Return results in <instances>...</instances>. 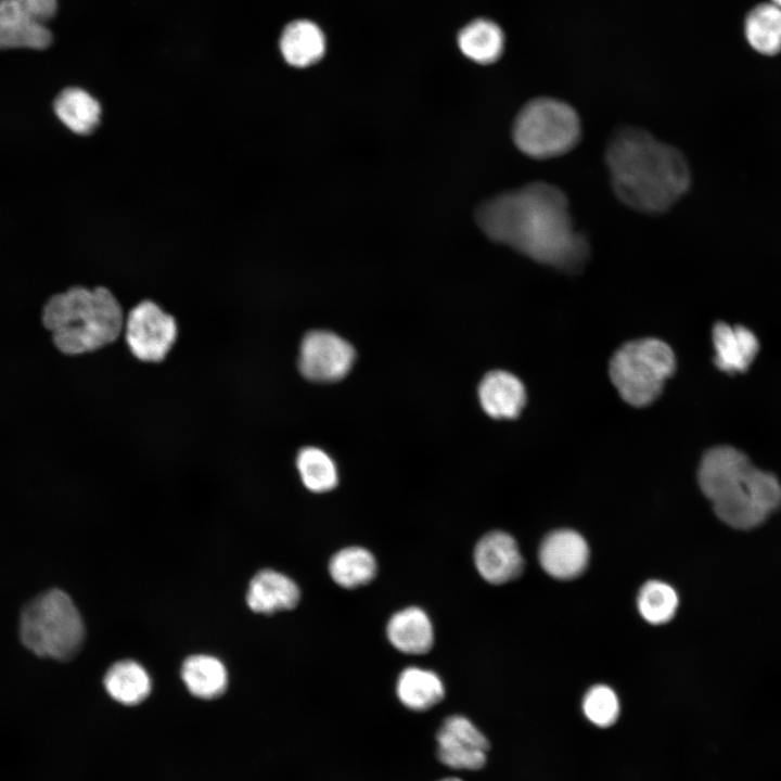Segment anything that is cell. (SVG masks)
Instances as JSON below:
<instances>
[{
  "mask_svg": "<svg viewBox=\"0 0 781 781\" xmlns=\"http://www.w3.org/2000/svg\"><path fill=\"white\" fill-rule=\"evenodd\" d=\"M477 225L494 242L530 259L565 271L580 269L589 257L586 238L575 229L564 192L533 182L484 202Z\"/></svg>",
  "mask_w": 781,
  "mask_h": 781,
  "instance_id": "obj_1",
  "label": "cell"
},
{
  "mask_svg": "<svg viewBox=\"0 0 781 781\" xmlns=\"http://www.w3.org/2000/svg\"><path fill=\"white\" fill-rule=\"evenodd\" d=\"M605 157L614 193L625 205L641 213L668 210L691 183L683 154L640 128L616 130Z\"/></svg>",
  "mask_w": 781,
  "mask_h": 781,
  "instance_id": "obj_2",
  "label": "cell"
},
{
  "mask_svg": "<svg viewBox=\"0 0 781 781\" xmlns=\"http://www.w3.org/2000/svg\"><path fill=\"white\" fill-rule=\"evenodd\" d=\"M697 481L717 517L734 529H754L781 507L778 478L730 446L714 447L703 456Z\"/></svg>",
  "mask_w": 781,
  "mask_h": 781,
  "instance_id": "obj_3",
  "label": "cell"
},
{
  "mask_svg": "<svg viewBox=\"0 0 781 781\" xmlns=\"http://www.w3.org/2000/svg\"><path fill=\"white\" fill-rule=\"evenodd\" d=\"M42 324L61 353L80 355L115 341L124 319L119 303L107 289L74 286L48 299Z\"/></svg>",
  "mask_w": 781,
  "mask_h": 781,
  "instance_id": "obj_4",
  "label": "cell"
},
{
  "mask_svg": "<svg viewBox=\"0 0 781 781\" xmlns=\"http://www.w3.org/2000/svg\"><path fill=\"white\" fill-rule=\"evenodd\" d=\"M20 638L34 654L57 661L75 656L85 640V625L72 598L50 589L30 600L20 617Z\"/></svg>",
  "mask_w": 781,
  "mask_h": 781,
  "instance_id": "obj_5",
  "label": "cell"
},
{
  "mask_svg": "<svg viewBox=\"0 0 781 781\" xmlns=\"http://www.w3.org/2000/svg\"><path fill=\"white\" fill-rule=\"evenodd\" d=\"M581 125L577 112L553 98H536L517 113L512 136L525 155L547 159L563 155L579 141Z\"/></svg>",
  "mask_w": 781,
  "mask_h": 781,
  "instance_id": "obj_6",
  "label": "cell"
},
{
  "mask_svg": "<svg viewBox=\"0 0 781 781\" xmlns=\"http://www.w3.org/2000/svg\"><path fill=\"white\" fill-rule=\"evenodd\" d=\"M675 368L674 351L665 342L641 338L618 348L609 371L620 397L631 406L644 407L660 396Z\"/></svg>",
  "mask_w": 781,
  "mask_h": 781,
  "instance_id": "obj_7",
  "label": "cell"
},
{
  "mask_svg": "<svg viewBox=\"0 0 781 781\" xmlns=\"http://www.w3.org/2000/svg\"><path fill=\"white\" fill-rule=\"evenodd\" d=\"M125 336L131 353L142 361H161L175 343V319L155 303L144 300L129 312Z\"/></svg>",
  "mask_w": 781,
  "mask_h": 781,
  "instance_id": "obj_8",
  "label": "cell"
},
{
  "mask_svg": "<svg viewBox=\"0 0 781 781\" xmlns=\"http://www.w3.org/2000/svg\"><path fill=\"white\" fill-rule=\"evenodd\" d=\"M355 360L353 346L328 331L309 332L303 340L298 367L310 381L334 382L344 377Z\"/></svg>",
  "mask_w": 781,
  "mask_h": 781,
  "instance_id": "obj_9",
  "label": "cell"
},
{
  "mask_svg": "<svg viewBox=\"0 0 781 781\" xmlns=\"http://www.w3.org/2000/svg\"><path fill=\"white\" fill-rule=\"evenodd\" d=\"M437 757L453 769H481L486 763L489 743L486 737L460 715L446 718L437 735Z\"/></svg>",
  "mask_w": 781,
  "mask_h": 781,
  "instance_id": "obj_10",
  "label": "cell"
},
{
  "mask_svg": "<svg viewBox=\"0 0 781 781\" xmlns=\"http://www.w3.org/2000/svg\"><path fill=\"white\" fill-rule=\"evenodd\" d=\"M539 562L546 573L558 579H572L588 565L589 548L584 537L572 529L550 533L541 542Z\"/></svg>",
  "mask_w": 781,
  "mask_h": 781,
  "instance_id": "obj_11",
  "label": "cell"
},
{
  "mask_svg": "<svg viewBox=\"0 0 781 781\" xmlns=\"http://www.w3.org/2000/svg\"><path fill=\"white\" fill-rule=\"evenodd\" d=\"M474 563L481 576L495 585L517 577L524 565L516 541L503 532L488 533L477 542Z\"/></svg>",
  "mask_w": 781,
  "mask_h": 781,
  "instance_id": "obj_12",
  "label": "cell"
},
{
  "mask_svg": "<svg viewBox=\"0 0 781 781\" xmlns=\"http://www.w3.org/2000/svg\"><path fill=\"white\" fill-rule=\"evenodd\" d=\"M714 363L726 373L745 372L754 361L759 342L756 335L742 325L718 322L713 328Z\"/></svg>",
  "mask_w": 781,
  "mask_h": 781,
  "instance_id": "obj_13",
  "label": "cell"
},
{
  "mask_svg": "<svg viewBox=\"0 0 781 781\" xmlns=\"http://www.w3.org/2000/svg\"><path fill=\"white\" fill-rule=\"evenodd\" d=\"M484 411L494 419L516 418L526 401L523 383L512 373L496 370L487 373L478 386Z\"/></svg>",
  "mask_w": 781,
  "mask_h": 781,
  "instance_id": "obj_14",
  "label": "cell"
},
{
  "mask_svg": "<svg viewBox=\"0 0 781 781\" xmlns=\"http://www.w3.org/2000/svg\"><path fill=\"white\" fill-rule=\"evenodd\" d=\"M299 597V589L290 577L273 569H263L251 580L246 602L254 612L271 614L295 607Z\"/></svg>",
  "mask_w": 781,
  "mask_h": 781,
  "instance_id": "obj_15",
  "label": "cell"
},
{
  "mask_svg": "<svg viewBox=\"0 0 781 781\" xmlns=\"http://www.w3.org/2000/svg\"><path fill=\"white\" fill-rule=\"evenodd\" d=\"M389 642L400 652L423 654L434 643V629L427 614L420 607L410 606L395 613L386 626Z\"/></svg>",
  "mask_w": 781,
  "mask_h": 781,
  "instance_id": "obj_16",
  "label": "cell"
},
{
  "mask_svg": "<svg viewBox=\"0 0 781 781\" xmlns=\"http://www.w3.org/2000/svg\"><path fill=\"white\" fill-rule=\"evenodd\" d=\"M280 50L290 65L308 67L323 56L325 38L315 23L306 20L294 21L282 31Z\"/></svg>",
  "mask_w": 781,
  "mask_h": 781,
  "instance_id": "obj_17",
  "label": "cell"
},
{
  "mask_svg": "<svg viewBox=\"0 0 781 781\" xmlns=\"http://www.w3.org/2000/svg\"><path fill=\"white\" fill-rule=\"evenodd\" d=\"M108 695L124 705H137L150 694L152 683L148 671L139 663L125 660L112 665L104 676Z\"/></svg>",
  "mask_w": 781,
  "mask_h": 781,
  "instance_id": "obj_18",
  "label": "cell"
},
{
  "mask_svg": "<svg viewBox=\"0 0 781 781\" xmlns=\"http://www.w3.org/2000/svg\"><path fill=\"white\" fill-rule=\"evenodd\" d=\"M181 677L190 693L204 700L220 696L228 686L225 665L218 658L206 654L188 657L183 662Z\"/></svg>",
  "mask_w": 781,
  "mask_h": 781,
  "instance_id": "obj_19",
  "label": "cell"
},
{
  "mask_svg": "<svg viewBox=\"0 0 781 781\" xmlns=\"http://www.w3.org/2000/svg\"><path fill=\"white\" fill-rule=\"evenodd\" d=\"M53 110L57 118L78 135L93 131L101 115L99 102L87 91L76 87L61 91L54 100Z\"/></svg>",
  "mask_w": 781,
  "mask_h": 781,
  "instance_id": "obj_20",
  "label": "cell"
},
{
  "mask_svg": "<svg viewBox=\"0 0 781 781\" xmlns=\"http://www.w3.org/2000/svg\"><path fill=\"white\" fill-rule=\"evenodd\" d=\"M400 702L412 710H426L444 697V684L432 670L408 667L399 675L396 684Z\"/></svg>",
  "mask_w": 781,
  "mask_h": 781,
  "instance_id": "obj_21",
  "label": "cell"
},
{
  "mask_svg": "<svg viewBox=\"0 0 781 781\" xmlns=\"http://www.w3.org/2000/svg\"><path fill=\"white\" fill-rule=\"evenodd\" d=\"M462 53L470 60L489 64L497 61L503 51L504 36L500 27L489 20H475L468 24L458 36Z\"/></svg>",
  "mask_w": 781,
  "mask_h": 781,
  "instance_id": "obj_22",
  "label": "cell"
},
{
  "mask_svg": "<svg viewBox=\"0 0 781 781\" xmlns=\"http://www.w3.org/2000/svg\"><path fill=\"white\" fill-rule=\"evenodd\" d=\"M745 37L748 44L764 55L781 52V8L761 3L750 11L745 18Z\"/></svg>",
  "mask_w": 781,
  "mask_h": 781,
  "instance_id": "obj_23",
  "label": "cell"
},
{
  "mask_svg": "<svg viewBox=\"0 0 781 781\" xmlns=\"http://www.w3.org/2000/svg\"><path fill=\"white\" fill-rule=\"evenodd\" d=\"M329 572L341 587L353 589L370 582L376 574V562L371 552L361 547H348L330 560Z\"/></svg>",
  "mask_w": 781,
  "mask_h": 781,
  "instance_id": "obj_24",
  "label": "cell"
},
{
  "mask_svg": "<svg viewBox=\"0 0 781 781\" xmlns=\"http://www.w3.org/2000/svg\"><path fill=\"white\" fill-rule=\"evenodd\" d=\"M678 603L679 599L675 589L660 580L645 582L637 597L641 616L654 625L669 622L676 614Z\"/></svg>",
  "mask_w": 781,
  "mask_h": 781,
  "instance_id": "obj_25",
  "label": "cell"
},
{
  "mask_svg": "<svg viewBox=\"0 0 781 781\" xmlns=\"http://www.w3.org/2000/svg\"><path fill=\"white\" fill-rule=\"evenodd\" d=\"M296 463L300 478L309 490L325 492L336 486V466L323 450L306 447L299 451Z\"/></svg>",
  "mask_w": 781,
  "mask_h": 781,
  "instance_id": "obj_26",
  "label": "cell"
},
{
  "mask_svg": "<svg viewBox=\"0 0 781 781\" xmlns=\"http://www.w3.org/2000/svg\"><path fill=\"white\" fill-rule=\"evenodd\" d=\"M52 34L42 23L10 22L0 24V49H46L51 44Z\"/></svg>",
  "mask_w": 781,
  "mask_h": 781,
  "instance_id": "obj_27",
  "label": "cell"
},
{
  "mask_svg": "<svg viewBox=\"0 0 781 781\" xmlns=\"http://www.w3.org/2000/svg\"><path fill=\"white\" fill-rule=\"evenodd\" d=\"M582 710L593 725L606 728L615 724L618 718L619 701L610 687L597 684L585 694Z\"/></svg>",
  "mask_w": 781,
  "mask_h": 781,
  "instance_id": "obj_28",
  "label": "cell"
},
{
  "mask_svg": "<svg viewBox=\"0 0 781 781\" xmlns=\"http://www.w3.org/2000/svg\"><path fill=\"white\" fill-rule=\"evenodd\" d=\"M56 0H0V24L36 22L44 24L56 12Z\"/></svg>",
  "mask_w": 781,
  "mask_h": 781,
  "instance_id": "obj_29",
  "label": "cell"
},
{
  "mask_svg": "<svg viewBox=\"0 0 781 781\" xmlns=\"http://www.w3.org/2000/svg\"><path fill=\"white\" fill-rule=\"evenodd\" d=\"M439 781H462V780L459 779V778H446V779H443V780H439Z\"/></svg>",
  "mask_w": 781,
  "mask_h": 781,
  "instance_id": "obj_30",
  "label": "cell"
},
{
  "mask_svg": "<svg viewBox=\"0 0 781 781\" xmlns=\"http://www.w3.org/2000/svg\"><path fill=\"white\" fill-rule=\"evenodd\" d=\"M770 2L781 8V0H770Z\"/></svg>",
  "mask_w": 781,
  "mask_h": 781,
  "instance_id": "obj_31",
  "label": "cell"
}]
</instances>
